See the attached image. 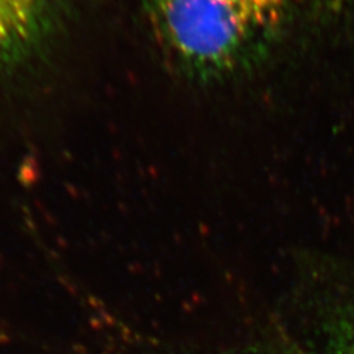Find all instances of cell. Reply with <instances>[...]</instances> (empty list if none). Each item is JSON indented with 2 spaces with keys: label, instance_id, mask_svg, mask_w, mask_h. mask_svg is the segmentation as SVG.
<instances>
[{
  "label": "cell",
  "instance_id": "obj_1",
  "mask_svg": "<svg viewBox=\"0 0 354 354\" xmlns=\"http://www.w3.org/2000/svg\"><path fill=\"white\" fill-rule=\"evenodd\" d=\"M158 45L194 79H221L259 64L279 36L282 15L231 0H143Z\"/></svg>",
  "mask_w": 354,
  "mask_h": 354
},
{
  "label": "cell",
  "instance_id": "obj_2",
  "mask_svg": "<svg viewBox=\"0 0 354 354\" xmlns=\"http://www.w3.org/2000/svg\"><path fill=\"white\" fill-rule=\"evenodd\" d=\"M50 0H0V67L16 62L42 37Z\"/></svg>",
  "mask_w": 354,
  "mask_h": 354
},
{
  "label": "cell",
  "instance_id": "obj_3",
  "mask_svg": "<svg viewBox=\"0 0 354 354\" xmlns=\"http://www.w3.org/2000/svg\"><path fill=\"white\" fill-rule=\"evenodd\" d=\"M231 1H236L241 4L251 6V7H256V8H260L264 11L279 13V15L285 16L290 11L292 4L298 3L299 0H231Z\"/></svg>",
  "mask_w": 354,
  "mask_h": 354
},
{
  "label": "cell",
  "instance_id": "obj_4",
  "mask_svg": "<svg viewBox=\"0 0 354 354\" xmlns=\"http://www.w3.org/2000/svg\"><path fill=\"white\" fill-rule=\"evenodd\" d=\"M332 354H354V322L345 329L344 336L337 342Z\"/></svg>",
  "mask_w": 354,
  "mask_h": 354
}]
</instances>
